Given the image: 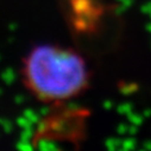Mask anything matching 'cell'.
Segmentation results:
<instances>
[{"label":"cell","mask_w":151,"mask_h":151,"mask_svg":"<svg viewBox=\"0 0 151 151\" xmlns=\"http://www.w3.org/2000/svg\"><path fill=\"white\" fill-rule=\"evenodd\" d=\"M23 76L26 88L37 99L57 102L82 93L89 81V70L78 51L42 44L35 47L25 57Z\"/></svg>","instance_id":"6da1fadb"}]
</instances>
